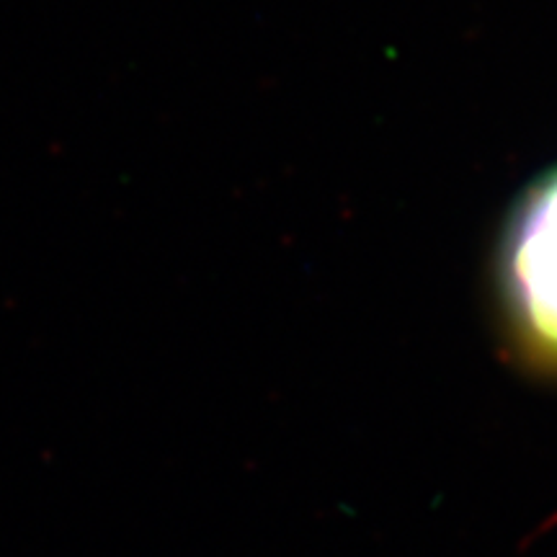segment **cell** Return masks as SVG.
Masks as SVG:
<instances>
[{
    "mask_svg": "<svg viewBox=\"0 0 557 557\" xmlns=\"http://www.w3.org/2000/svg\"><path fill=\"white\" fill-rule=\"evenodd\" d=\"M506 289L519 325L557 357V169L521 197L504 243Z\"/></svg>",
    "mask_w": 557,
    "mask_h": 557,
    "instance_id": "cell-1",
    "label": "cell"
}]
</instances>
